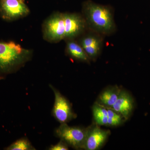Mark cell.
<instances>
[{"label": "cell", "mask_w": 150, "mask_h": 150, "mask_svg": "<svg viewBox=\"0 0 150 150\" xmlns=\"http://www.w3.org/2000/svg\"><path fill=\"white\" fill-rule=\"evenodd\" d=\"M82 13L88 28L94 32L108 35L115 31L113 13L109 7L86 1L83 4Z\"/></svg>", "instance_id": "6da1fadb"}, {"label": "cell", "mask_w": 150, "mask_h": 150, "mask_svg": "<svg viewBox=\"0 0 150 150\" xmlns=\"http://www.w3.org/2000/svg\"><path fill=\"white\" fill-rule=\"evenodd\" d=\"M33 53L13 41L0 42V80L24 67L32 59Z\"/></svg>", "instance_id": "7a4b0ae2"}, {"label": "cell", "mask_w": 150, "mask_h": 150, "mask_svg": "<svg viewBox=\"0 0 150 150\" xmlns=\"http://www.w3.org/2000/svg\"><path fill=\"white\" fill-rule=\"evenodd\" d=\"M88 128L80 126H69L62 123L55 129L54 134L69 146L75 149H83Z\"/></svg>", "instance_id": "3957f363"}, {"label": "cell", "mask_w": 150, "mask_h": 150, "mask_svg": "<svg viewBox=\"0 0 150 150\" xmlns=\"http://www.w3.org/2000/svg\"><path fill=\"white\" fill-rule=\"evenodd\" d=\"M43 39L51 43H57L64 40L65 27L63 13L57 12L51 14L42 25Z\"/></svg>", "instance_id": "277c9868"}, {"label": "cell", "mask_w": 150, "mask_h": 150, "mask_svg": "<svg viewBox=\"0 0 150 150\" xmlns=\"http://www.w3.org/2000/svg\"><path fill=\"white\" fill-rule=\"evenodd\" d=\"M49 86L53 90L55 96V101L52 114L54 118L61 124L67 123L76 117L74 112L71 104L61 93L51 85Z\"/></svg>", "instance_id": "5b68a950"}, {"label": "cell", "mask_w": 150, "mask_h": 150, "mask_svg": "<svg viewBox=\"0 0 150 150\" xmlns=\"http://www.w3.org/2000/svg\"><path fill=\"white\" fill-rule=\"evenodd\" d=\"M30 10L24 0H1L0 16L7 21H13L27 16Z\"/></svg>", "instance_id": "8992f818"}, {"label": "cell", "mask_w": 150, "mask_h": 150, "mask_svg": "<svg viewBox=\"0 0 150 150\" xmlns=\"http://www.w3.org/2000/svg\"><path fill=\"white\" fill-rule=\"evenodd\" d=\"M64 20L65 33L64 40H75L85 33L88 28L83 15L78 13H63Z\"/></svg>", "instance_id": "52a82bcc"}, {"label": "cell", "mask_w": 150, "mask_h": 150, "mask_svg": "<svg viewBox=\"0 0 150 150\" xmlns=\"http://www.w3.org/2000/svg\"><path fill=\"white\" fill-rule=\"evenodd\" d=\"M110 134V131L101 129L96 124L95 126L88 128L83 149H99L106 142Z\"/></svg>", "instance_id": "ba28073f"}, {"label": "cell", "mask_w": 150, "mask_h": 150, "mask_svg": "<svg viewBox=\"0 0 150 150\" xmlns=\"http://www.w3.org/2000/svg\"><path fill=\"white\" fill-rule=\"evenodd\" d=\"M78 42L83 48L90 60H95L100 54L103 40L99 34L95 32V33H84Z\"/></svg>", "instance_id": "9c48e42d"}, {"label": "cell", "mask_w": 150, "mask_h": 150, "mask_svg": "<svg viewBox=\"0 0 150 150\" xmlns=\"http://www.w3.org/2000/svg\"><path fill=\"white\" fill-rule=\"evenodd\" d=\"M134 98L128 92L121 89L117 101L111 109L121 114L126 120L131 116L134 110Z\"/></svg>", "instance_id": "30bf717a"}, {"label": "cell", "mask_w": 150, "mask_h": 150, "mask_svg": "<svg viewBox=\"0 0 150 150\" xmlns=\"http://www.w3.org/2000/svg\"><path fill=\"white\" fill-rule=\"evenodd\" d=\"M66 54L72 59L79 62L88 63L90 59L83 48L75 40H67Z\"/></svg>", "instance_id": "8fae6325"}, {"label": "cell", "mask_w": 150, "mask_h": 150, "mask_svg": "<svg viewBox=\"0 0 150 150\" xmlns=\"http://www.w3.org/2000/svg\"><path fill=\"white\" fill-rule=\"evenodd\" d=\"M121 90L117 86L105 89L100 95L98 102L107 108H111L117 101Z\"/></svg>", "instance_id": "7c38bea8"}, {"label": "cell", "mask_w": 150, "mask_h": 150, "mask_svg": "<svg viewBox=\"0 0 150 150\" xmlns=\"http://www.w3.org/2000/svg\"><path fill=\"white\" fill-rule=\"evenodd\" d=\"M92 110L96 124L99 126H107L108 108L97 102L94 104Z\"/></svg>", "instance_id": "4fadbf2b"}, {"label": "cell", "mask_w": 150, "mask_h": 150, "mask_svg": "<svg viewBox=\"0 0 150 150\" xmlns=\"http://www.w3.org/2000/svg\"><path fill=\"white\" fill-rule=\"evenodd\" d=\"M7 150H34L35 148L32 146L26 138L19 139L13 142L5 149Z\"/></svg>", "instance_id": "5bb4252c"}, {"label": "cell", "mask_w": 150, "mask_h": 150, "mask_svg": "<svg viewBox=\"0 0 150 150\" xmlns=\"http://www.w3.org/2000/svg\"><path fill=\"white\" fill-rule=\"evenodd\" d=\"M107 126H117L121 125L125 118L121 114L110 108H108Z\"/></svg>", "instance_id": "9a60e30c"}, {"label": "cell", "mask_w": 150, "mask_h": 150, "mask_svg": "<svg viewBox=\"0 0 150 150\" xmlns=\"http://www.w3.org/2000/svg\"><path fill=\"white\" fill-rule=\"evenodd\" d=\"M50 150H69V146L62 140H60L59 143L56 144L51 145L48 149Z\"/></svg>", "instance_id": "2e32d148"}]
</instances>
